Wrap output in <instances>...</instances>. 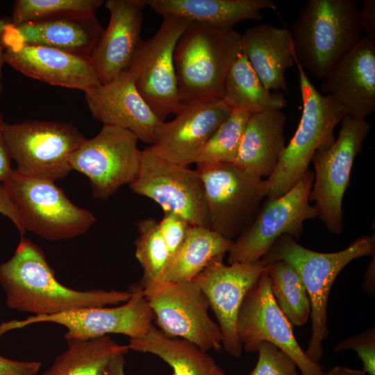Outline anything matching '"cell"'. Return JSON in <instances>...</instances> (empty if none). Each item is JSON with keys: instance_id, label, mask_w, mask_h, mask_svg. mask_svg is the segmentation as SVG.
<instances>
[{"instance_id": "6da1fadb", "label": "cell", "mask_w": 375, "mask_h": 375, "mask_svg": "<svg viewBox=\"0 0 375 375\" xmlns=\"http://www.w3.org/2000/svg\"><path fill=\"white\" fill-rule=\"evenodd\" d=\"M0 284L6 306L31 316L118 305L131 297L130 291H80L62 285L43 251L24 236L21 237L12 257L0 264Z\"/></svg>"}, {"instance_id": "7a4b0ae2", "label": "cell", "mask_w": 375, "mask_h": 375, "mask_svg": "<svg viewBox=\"0 0 375 375\" xmlns=\"http://www.w3.org/2000/svg\"><path fill=\"white\" fill-rule=\"evenodd\" d=\"M374 254V234L358 237L347 248L332 253L312 251L299 244L292 236L283 235L260 259L267 264L285 261L301 278L310 302L311 333L304 353L312 362L319 364L324 354L323 342L328 335V297L335 278L352 260Z\"/></svg>"}, {"instance_id": "3957f363", "label": "cell", "mask_w": 375, "mask_h": 375, "mask_svg": "<svg viewBox=\"0 0 375 375\" xmlns=\"http://www.w3.org/2000/svg\"><path fill=\"white\" fill-rule=\"evenodd\" d=\"M355 0H309L289 31L295 58L307 74L322 79L361 38Z\"/></svg>"}, {"instance_id": "277c9868", "label": "cell", "mask_w": 375, "mask_h": 375, "mask_svg": "<svg viewBox=\"0 0 375 375\" xmlns=\"http://www.w3.org/2000/svg\"><path fill=\"white\" fill-rule=\"evenodd\" d=\"M241 34L191 22L174 52L178 88L184 104L222 99L228 70L241 50Z\"/></svg>"}, {"instance_id": "5b68a950", "label": "cell", "mask_w": 375, "mask_h": 375, "mask_svg": "<svg viewBox=\"0 0 375 375\" xmlns=\"http://www.w3.org/2000/svg\"><path fill=\"white\" fill-rule=\"evenodd\" d=\"M299 72L303 103L298 127L285 146L271 176L267 179L266 199L279 197L290 191L303 177L314 154L334 142V129L345 112L329 94L322 95L294 58Z\"/></svg>"}, {"instance_id": "8992f818", "label": "cell", "mask_w": 375, "mask_h": 375, "mask_svg": "<svg viewBox=\"0 0 375 375\" xmlns=\"http://www.w3.org/2000/svg\"><path fill=\"white\" fill-rule=\"evenodd\" d=\"M203 188L208 227L234 241L255 219L269 185L231 162L197 163Z\"/></svg>"}, {"instance_id": "52a82bcc", "label": "cell", "mask_w": 375, "mask_h": 375, "mask_svg": "<svg viewBox=\"0 0 375 375\" xmlns=\"http://www.w3.org/2000/svg\"><path fill=\"white\" fill-rule=\"evenodd\" d=\"M3 183L25 233L50 241L69 240L86 233L97 221L93 213L72 202L54 182L26 177L12 169Z\"/></svg>"}, {"instance_id": "ba28073f", "label": "cell", "mask_w": 375, "mask_h": 375, "mask_svg": "<svg viewBox=\"0 0 375 375\" xmlns=\"http://www.w3.org/2000/svg\"><path fill=\"white\" fill-rule=\"evenodd\" d=\"M4 133L17 173L54 183L72 171L69 156L86 139L70 123L38 119L6 123Z\"/></svg>"}, {"instance_id": "9c48e42d", "label": "cell", "mask_w": 375, "mask_h": 375, "mask_svg": "<svg viewBox=\"0 0 375 375\" xmlns=\"http://www.w3.org/2000/svg\"><path fill=\"white\" fill-rule=\"evenodd\" d=\"M190 23L178 17H163L155 35L141 40L128 67L138 91L162 121L171 114L176 115L184 106L178 88L174 52Z\"/></svg>"}, {"instance_id": "30bf717a", "label": "cell", "mask_w": 375, "mask_h": 375, "mask_svg": "<svg viewBox=\"0 0 375 375\" xmlns=\"http://www.w3.org/2000/svg\"><path fill=\"white\" fill-rule=\"evenodd\" d=\"M341 122L333 144L312 157L314 181L309 195L317 217L329 232L336 235L343 229L342 200L350 183L352 166L371 128L366 120L347 115Z\"/></svg>"}, {"instance_id": "8fae6325", "label": "cell", "mask_w": 375, "mask_h": 375, "mask_svg": "<svg viewBox=\"0 0 375 375\" xmlns=\"http://www.w3.org/2000/svg\"><path fill=\"white\" fill-rule=\"evenodd\" d=\"M141 285L164 333L187 340L205 351L222 349L219 328L210 317L208 301L195 283L163 281Z\"/></svg>"}, {"instance_id": "7c38bea8", "label": "cell", "mask_w": 375, "mask_h": 375, "mask_svg": "<svg viewBox=\"0 0 375 375\" xmlns=\"http://www.w3.org/2000/svg\"><path fill=\"white\" fill-rule=\"evenodd\" d=\"M314 172L308 170L290 191L274 199H266L251 225L234 241L228 251V263H253L260 260L281 235L295 240L303 233L306 220L317 217L310 204L309 195Z\"/></svg>"}, {"instance_id": "4fadbf2b", "label": "cell", "mask_w": 375, "mask_h": 375, "mask_svg": "<svg viewBox=\"0 0 375 375\" xmlns=\"http://www.w3.org/2000/svg\"><path fill=\"white\" fill-rule=\"evenodd\" d=\"M138 138L130 131L103 125L91 139H85L69 158L72 170L90 181L94 198L105 200L137 177L142 150Z\"/></svg>"}, {"instance_id": "5bb4252c", "label": "cell", "mask_w": 375, "mask_h": 375, "mask_svg": "<svg viewBox=\"0 0 375 375\" xmlns=\"http://www.w3.org/2000/svg\"><path fill=\"white\" fill-rule=\"evenodd\" d=\"M131 297L120 306L92 307L48 316H30L23 320L0 324V336L15 329L40 322L56 323L65 326L67 341L86 340L110 333L123 334L132 338L144 335L154 319L140 283L132 285Z\"/></svg>"}, {"instance_id": "9a60e30c", "label": "cell", "mask_w": 375, "mask_h": 375, "mask_svg": "<svg viewBox=\"0 0 375 375\" xmlns=\"http://www.w3.org/2000/svg\"><path fill=\"white\" fill-rule=\"evenodd\" d=\"M237 331L242 349L247 352H256L260 342H269L294 361L301 375H325L319 364L307 358L296 340L292 324L272 294L267 269L243 300L238 315Z\"/></svg>"}, {"instance_id": "2e32d148", "label": "cell", "mask_w": 375, "mask_h": 375, "mask_svg": "<svg viewBox=\"0 0 375 375\" xmlns=\"http://www.w3.org/2000/svg\"><path fill=\"white\" fill-rule=\"evenodd\" d=\"M129 187L154 201L164 212L178 214L192 226L208 227L203 185L196 170L162 159L146 148L142 150L138 174Z\"/></svg>"}, {"instance_id": "e0dca14e", "label": "cell", "mask_w": 375, "mask_h": 375, "mask_svg": "<svg viewBox=\"0 0 375 375\" xmlns=\"http://www.w3.org/2000/svg\"><path fill=\"white\" fill-rule=\"evenodd\" d=\"M224 257L211 260L192 281L203 291L215 315L222 347L231 356L238 358L242 351L237 331L238 312L247 292L268 264L260 260L225 265Z\"/></svg>"}, {"instance_id": "ac0fdd59", "label": "cell", "mask_w": 375, "mask_h": 375, "mask_svg": "<svg viewBox=\"0 0 375 375\" xmlns=\"http://www.w3.org/2000/svg\"><path fill=\"white\" fill-rule=\"evenodd\" d=\"M222 99L184 104L176 117L163 121L147 149L176 165L196 163L206 144L231 111Z\"/></svg>"}, {"instance_id": "d6986e66", "label": "cell", "mask_w": 375, "mask_h": 375, "mask_svg": "<svg viewBox=\"0 0 375 375\" xmlns=\"http://www.w3.org/2000/svg\"><path fill=\"white\" fill-rule=\"evenodd\" d=\"M85 99L95 120L127 129L150 145L163 122L142 97L128 69L110 82L85 92Z\"/></svg>"}, {"instance_id": "ffe728a7", "label": "cell", "mask_w": 375, "mask_h": 375, "mask_svg": "<svg viewBox=\"0 0 375 375\" xmlns=\"http://www.w3.org/2000/svg\"><path fill=\"white\" fill-rule=\"evenodd\" d=\"M322 80V91L342 107L345 115L365 120L375 112V42L361 36Z\"/></svg>"}, {"instance_id": "44dd1931", "label": "cell", "mask_w": 375, "mask_h": 375, "mask_svg": "<svg viewBox=\"0 0 375 375\" xmlns=\"http://www.w3.org/2000/svg\"><path fill=\"white\" fill-rule=\"evenodd\" d=\"M108 24L90 59L101 84L112 81L128 69L141 42L143 10L147 0H108Z\"/></svg>"}, {"instance_id": "7402d4cb", "label": "cell", "mask_w": 375, "mask_h": 375, "mask_svg": "<svg viewBox=\"0 0 375 375\" xmlns=\"http://www.w3.org/2000/svg\"><path fill=\"white\" fill-rule=\"evenodd\" d=\"M5 60L26 76L84 92L101 84L90 56L27 44L4 49Z\"/></svg>"}, {"instance_id": "603a6c76", "label": "cell", "mask_w": 375, "mask_h": 375, "mask_svg": "<svg viewBox=\"0 0 375 375\" xmlns=\"http://www.w3.org/2000/svg\"><path fill=\"white\" fill-rule=\"evenodd\" d=\"M242 50L264 86L288 92L285 74L294 63V42L287 28L256 25L241 35Z\"/></svg>"}, {"instance_id": "cb8c5ba5", "label": "cell", "mask_w": 375, "mask_h": 375, "mask_svg": "<svg viewBox=\"0 0 375 375\" xmlns=\"http://www.w3.org/2000/svg\"><path fill=\"white\" fill-rule=\"evenodd\" d=\"M286 115L278 110L253 113L249 118L234 164L253 176L267 179L283 151Z\"/></svg>"}, {"instance_id": "d4e9b609", "label": "cell", "mask_w": 375, "mask_h": 375, "mask_svg": "<svg viewBox=\"0 0 375 375\" xmlns=\"http://www.w3.org/2000/svg\"><path fill=\"white\" fill-rule=\"evenodd\" d=\"M156 13L221 29H233L244 20L261 21V11H277L272 0H147Z\"/></svg>"}, {"instance_id": "484cf974", "label": "cell", "mask_w": 375, "mask_h": 375, "mask_svg": "<svg viewBox=\"0 0 375 375\" xmlns=\"http://www.w3.org/2000/svg\"><path fill=\"white\" fill-rule=\"evenodd\" d=\"M22 44L90 56L103 29L96 16L65 17L16 26Z\"/></svg>"}, {"instance_id": "4316f807", "label": "cell", "mask_w": 375, "mask_h": 375, "mask_svg": "<svg viewBox=\"0 0 375 375\" xmlns=\"http://www.w3.org/2000/svg\"><path fill=\"white\" fill-rule=\"evenodd\" d=\"M129 349L156 355L167 362L173 375H225L215 360L191 342L170 337L151 325L147 333L129 340Z\"/></svg>"}, {"instance_id": "83f0119b", "label": "cell", "mask_w": 375, "mask_h": 375, "mask_svg": "<svg viewBox=\"0 0 375 375\" xmlns=\"http://www.w3.org/2000/svg\"><path fill=\"white\" fill-rule=\"evenodd\" d=\"M222 99L231 109L251 114L281 110L287 104L283 93L272 92L264 86L242 49L226 74Z\"/></svg>"}, {"instance_id": "f1b7e54d", "label": "cell", "mask_w": 375, "mask_h": 375, "mask_svg": "<svg viewBox=\"0 0 375 375\" xmlns=\"http://www.w3.org/2000/svg\"><path fill=\"white\" fill-rule=\"evenodd\" d=\"M233 241L208 227L191 226L181 247L172 260L165 281H192L210 262L228 253Z\"/></svg>"}, {"instance_id": "f546056e", "label": "cell", "mask_w": 375, "mask_h": 375, "mask_svg": "<svg viewBox=\"0 0 375 375\" xmlns=\"http://www.w3.org/2000/svg\"><path fill=\"white\" fill-rule=\"evenodd\" d=\"M67 342V349L42 375H104L110 362L129 350L108 335Z\"/></svg>"}, {"instance_id": "4dcf8cb0", "label": "cell", "mask_w": 375, "mask_h": 375, "mask_svg": "<svg viewBox=\"0 0 375 375\" xmlns=\"http://www.w3.org/2000/svg\"><path fill=\"white\" fill-rule=\"evenodd\" d=\"M272 294L281 310L292 324L303 326L310 315V302L306 289L294 269L287 262L268 263Z\"/></svg>"}, {"instance_id": "1f68e13d", "label": "cell", "mask_w": 375, "mask_h": 375, "mask_svg": "<svg viewBox=\"0 0 375 375\" xmlns=\"http://www.w3.org/2000/svg\"><path fill=\"white\" fill-rule=\"evenodd\" d=\"M137 229L135 255L143 269L140 283L165 281L170 257L160 231L159 222L152 217L140 219L137 222Z\"/></svg>"}, {"instance_id": "d6a6232c", "label": "cell", "mask_w": 375, "mask_h": 375, "mask_svg": "<svg viewBox=\"0 0 375 375\" xmlns=\"http://www.w3.org/2000/svg\"><path fill=\"white\" fill-rule=\"evenodd\" d=\"M103 0H16L10 22L15 26L65 17L95 16Z\"/></svg>"}, {"instance_id": "836d02e7", "label": "cell", "mask_w": 375, "mask_h": 375, "mask_svg": "<svg viewBox=\"0 0 375 375\" xmlns=\"http://www.w3.org/2000/svg\"><path fill=\"white\" fill-rule=\"evenodd\" d=\"M251 115L244 110L232 109L215 131L195 164L233 163Z\"/></svg>"}, {"instance_id": "e575fe53", "label": "cell", "mask_w": 375, "mask_h": 375, "mask_svg": "<svg viewBox=\"0 0 375 375\" xmlns=\"http://www.w3.org/2000/svg\"><path fill=\"white\" fill-rule=\"evenodd\" d=\"M257 352L258 361L249 375H299L294 361L274 344L262 342Z\"/></svg>"}, {"instance_id": "d590c367", "label": "cell", "mask_w": 375, "mask_h": 375, "mask_svg": "<svg viewBox=\"0 0 375 375\" xmlns=\"http://www.w3.org/2000/svg\"><path fill=\"white\" fill-rule=\"evenodd\" d=\"M348 349L357 353L362 362L363 372L375 375L374 326L339 342L333 348V351L339 353Z\"/></svg>"}, {"instance_id": "8d00e7d4", "label": "cell", "mask_w": 375, "mask_h": 375, "mask_svg": "<svg viewBox=\"0 0 375 375\" xmlns=\"http://www.w3.org/2000/svg\"><path fill=\"white\" fill-rule=\"evenodd\" d=\"M191 226L181 215L164 212V216L159 222V228L168 249L170 262L183 244Z\"/></svg>"}, {"instance_id": "74e56055", "label": "cell", "mask_w": 375, "mask_h": 375, "mask_svg": "<svg viewBox=\"0 0 375 375\" xmlns=\"http://www.w3.org/2000/svg\"><path fill=\"white\" fill-rule=\"evenodd\" d=\"M40 367L38 361L11 360L0 356V375H35Z\"/></svg>"}, {"instance_id": "f35d334b", "label": "cell", "mask_w": 375, "mask_h": 375, "mask_svg": "<svg viewBox=\"0 0 375 375\" xmlns=\"http://www.w3.org/2000/svg\"><path fill=\"white\" fill-rule=\"evenodd\" d=\"M0 213L8 217L15 224L21 237L24 236L20 217L17 208L4 184L0 183Z\"/></svg>"}, {"instance_id": "ab89813d", "label": "cell", "mask_w": 375, "mask_h": 375, "mask_svg": "<svg viewBox=\"0 0 375 375\" xmlns=\"http://www.w3.org/2000/svg\"><path fill=\"white\" fill-rule=\"evenodd\" d=\"M359 22L367 37L375 42V1L363 0L360 8Z\"/></svg>"}, {"instance_id": "60d3db41", "label": "cell", "mask_w": 375, "mask_h": 375, "mask_svg": "<svg viewBox=\"0 0 375 375\" xmlns=\"http://www.w3.org/2000/svg\"><path fill=\"white\" fill-rule=\"evenodd\" d=\"M6 122L0 112V181L3 182L12 171V158L6 141L4 126Z\"/></svg>"}, {"instance_id": "b9f144b4", "label": "cell", "mask_w": 375, "mask_h": 375, "mask_svg": "<svg viewBox=\"0 0 375 375\" xmlns=\"http://www.w3.org/2000/svg\"><path fill=\"white\" fill-rule=\"evenodd\" d=\"M362 288L368 296L373 297L375 294V254L367 267L362 279Z\"/></svg>"}, {"instance_id": "7bdbcfd3", "label": "cell", "mask_w": 375, "mask_h": 375, "mask_svg": "<svg viewBox=\"0 0 375 375\" xmlns=\"http://www.w3.org/2000/svg\"><path fill=\"white\" fill-rule=\"evenodd\" d=\"M104 375H126L124 372V355L112 359L107 366Z\"/></svg>"}, {"instance_id": "ee69618b", "label": "cell", "mask_w": 375, "mask_h": 375, "mask_svg": "<svg viewBox=\"0 0 375 375\" xmlns=\"http://www.w3.org/2000/svg\"><path fill=\"white\" fill-rule=\"evenodd\" d=\"M325 375H368L362 370L351 369L343 366H335Z\"/></svg>"}, {"instance_id": "f6af8a7d", "label": "cell", "mask_w": 375, "mask_h": 375, "mask_svg": "<svg viewBox=\"0 0 375 375\" xmlns=\"http://www.w3.org/2000/svg\"><path fill=\"white\" fill-rule=\"evenodd\" d=\"M10 22V21H7L4 19H0V35L3 33V30L5 29L6 26ZM6 62L5 60V55H4V49L0 44V97L3 92V86L2 83V69L4 63Z\"/></svg>"}, {"instance_id": "bcb514c9", "label": "cell", "mask_w": 375, "mask_h": 375, "mask_svg": "<svg viewBox=\"0 0 375 375\" xmlns=\"http://www.w3.org/2000/svg\"><path fill=\"white\" fill-rule=\"evenodd\" d=\"M226 375V374H225Z\"/></svg>"}]
</instances>
